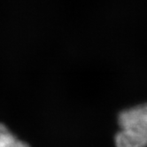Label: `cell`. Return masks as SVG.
I'll return each instance as SVG.
<instances>
[{"label": "cell", "instance_id": "obj_2", "mask_svg": "<svg viewBox=\"0 0 147 147\" xmlns=\"http://www.w3.org/2000/svg\"><path fill=\"white\" fill-rule=\"evenodd\" d=\"M0 147H30L24 141L20 140L3 123H0Z\"/></svg>", "mask_w": 147, "mask_h": 147}, {"label": "cell", "instance_id": "obj_1", "mask_svg": "<svg viewBox=\"0 0 147 147\" xmlns=\"http://www.w3.org/2000/svg\"><path fill=\"white\" fill-rule=\"evenodd\" d=\"M118 124L115 147H147V102L122 110Z\"/></svg>", "mask_w": 147, "mask_h": 147}]
</instances>
